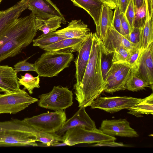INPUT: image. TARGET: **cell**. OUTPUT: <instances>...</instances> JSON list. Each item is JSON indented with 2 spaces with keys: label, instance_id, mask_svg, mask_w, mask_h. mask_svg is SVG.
Listing matches in <instances>:
<instances>
[{
  "label": "cell",
  "instance_id": "cell-5",
  "mask_svg": "<svg viewBox=\"0 0 153 153\" xmlns=\"http://www.w3.org/2000/svg\"><path fill=\"white\" fill-rule=\"evenodd\" d=\"M38 104L40 107L55 111H62L73 104V93L65 87L54 86L48 93L38 96Z\"/></svg>",
  "mask_w": 153,
  "mask_h": 153
},
{
  "label": "cell",
  "instance_id": "cell-24",
  "mask_svg": "<svg viewBox=\"0 0 153 153\" xmlns=\"http://www.w3.org/2000/svg\"><path fill=\"white\" fill-rule=\"evenodd\" d=\"M153 17L149 18L148 11L145 23L143 27L141 29V38L139 48V54L153 42Z\"/></svg>",
  "mask_w": 153,
  "mask_h": 153
},
{
  "label": "cell",
  "instance_id": "cell-39",
  "mask_svg": "<svg viewBox=\"0 0 153 153\" xmlns=\"http://www.w3.org/2000/svg\"><path fill=\"white\" fill-rule=\"evenodd\" d=\"M139 53V50H137L130 53V56L128 62V64L130 68L134 65Z\"/></svg>",
  "mask_w": 153,
  "mask_h": 153
},
{
  "label": "cell",
  "instance_id": "cell-27",
  "mask_svg": "<svg viewBox=\"0 0 153 153\" xmlns=\"http://www.w3.org/2000/svg\"><path fill=\"white\" fill-rule=\"evenodd\" d=\"M65 38L59 36L55 32L47 34L42 33L37 38L33 40V45L40 48L50 45Z\"/></svg>",
  "mask_w": 153,
  "mask_h": 153
},
{
  "label": "cell",
  "instance_id": "cell-40",
  "mask_svg": "<svg viewBox=\"0 0 153 153\" xmlns=\"http://www.w3.org/2000/svg\"><path fill=\"white\" fill-rule=\"evenodd\" d=\"M130 0H117V5L120 9L121 13L124 14Z\"/></svg>",
  "mask_w": 153,
  "mask_h": 153
},
{
  "label": "cell",
  "instance_id": "cell-19",
  "mask_svg": "<svg viewBox=\"0 0 153 153\" xmlns=\"http://www.w3.org/2000/svg\"><path fill=\"white\" fill-rule=\"evenodd\" d=\"M85 39H65L49 45L40 48L46 51L72 53L78 52Z\"/></svg>",
  "mask_w": 153,
  "mask_h": 153
},
{
  "label": "cell",
  "instance_id": "cell-43",
  "mask_svg": "<svg viewBox=\"0 0 153 153\" xmlns=\"http://www.w3.org/2000/svg\"><path fill=\"white\" fill-rule=\"evenodd\" d=\"M135 8H138L141 7L145 3V0H132Z\"/></svg>",
  "mask_w": 153,
  "mask_h": 153
},
{
  "label": "cell",
  "instance_id": "cell-23",
  "mask_svg": "<svg viewBox=\"0 0 153 153\" xmlns=\"http://www.w3.org/2000/svg\"><path fill=\"white\" fill-rule=\"evenodd\" d=\"M131 72L130 68L106 83L104 91L110 94L126 89V84Z\"/></svg>",
  "mask_w": 153,
  "mask_h": 153
},
{
  "label": "cell",
  "instance_id": "cell-44",
  "mask_svg": "<svg viewBox=\"0 0 153 153\" xmlns=\"http://www.w3.org/2000/svg\"><path fill=\"white\" fill-rule=\"evenodd\" d=\"M2 131V129L1 128H0V132H1Z\"/></svg>",
  "mask_w": 153,
  "mask_h": 153
},
{
  "label": "cell",
  "instance_id": "cell-15",
  "mask_svg": "<svg viewBox=\"0 0 153 153\" xmlns=\"http://www.w3.org/2000/svg\"><path fill=\"white\" fill-rule=\"evenodd\" d=\"M102 42L105 49L110 52H114L115 49L121 47L128 50L130 53L139 49L112 26L108 27L105 39Z\"/></svg>",
  "mask_w": 153,
  "mask_h": 153
},
{
  "label": "cell",
  "instance_id": "cell-3",
  "mask_svg": "<svg viewBox=\"0 0 153 153\" xmlns=\"http://www.w3.org/2000/svg\"><path fill=\"white\" fill-rule=\"evenodd\" d=\"M0 145L37 146L36 135L39 130L17 119L0 122Z\"/></svg>",
  "mask_w": 153,
  "mask_h": 153
},
{
  "label": "cell",
  "instance_id": "cell-42",
  "mask_svg": "<svg viewBox=\"0 0 153 153\" xmlns=\"http://www.w3.org/2000/svg\"><path fill=\"white\" fill-rule=\"evenodd\" d=\"M153 0H146V6L149 18L153 17Z\"/></svg>",
  "mask_w": 153,
  "mask_h": 153
},
{
  "label": "cell",
  "instance_id": "cell-38",
  "mask_svg": "<svg viewBox=\"0 0 153 153\" xmlns=\"http://www.w3.org/2000/svg\"><path fill=\"white\" fill-rule=\"evenodd\" d=\"M91 146H110L115 147H125L128 146L122 143H118L115 141H107L97 143L96 144L93 145Z\"/></svg>",
  "mask_w": 153,
  "mask_h": 153
},
{
  "label": "cell",
  "instance_id": "cell-7",
  "mask_svg": "<svg viewBox=\"0 0 153 153\" xmlns=\"http://www.w3.org/2000/svg\"><path fill=\"white\" fill-rule=\"evenodd\" d=\"M64 142L67 146L77 144L98 143L107 141H115L114 137L103 133L100 130H90L76 127L67 130L63 136Z\"/></svg>",
  "mask_w": 153,
  "mask_h": 153
},
{
  "label": "cell",
  "instance_id": "cell-25",
  "mask_svg": "<svg viewBox=\"0 0 153 153\" xmlns=\"http://www.w3.org/2000/svg\"><path fill=\"white\" fill-rule=\"evenodd\" d=\"M61 20L57 17H53L46 20L35 19V25L37 30H41L43 33L55 32L61 27Z\"/></svg>",
  "mask_w": 153,
  "mask_h": 153
},
{
  "label": "cell",
  "instance_id": "cell-6",
  "mask_svg": "<svg viewBox=\"0 0 153 153\" xmlns=\"http://www.w3.org/2000/svg\"><path fill=\"white\" fill-rule=\"evenodd\" d=\"M66 120V114L63 110L48 112L24 119L36 129L51 133H56L59 130Z\"/></svg>",
  "mask_w": 153,
  "mask_h": 153
},
{
  "label": "cell",
  "instance_id": "cell-37",
  "mask_svg": "<svg viewBox=\"0 0 153 153\" xmlns=\"http://www.w3.org/2000/svg\"><path fill=\"white\" fill-rule=\"evenodd\" d=\"M121 25L122 35L126 38L131 31L132 28L127 21L125 15L121 13Z\"/></svg>",
  "mask_w": 153,
  "mask_h": 153
},
{
  "label": "cell",
  "instance_id": "cell-41",
  "mask_svg": "<svg viewBox=\"0 0 153 153\" xmlns=\"http://www.w3.org/2000/svg\"><path fill=\"white\" fill-rule=\"evenodd\" d=\"M102 2L104 5L109 7L111 9H115L117 5V0H99Z\"/></svg>",
  "mask_w": 153,
  "mask_h": 153
},
{
  "label": "cell",
  "instance_id": "cell-45",
  "mask_svg": "<svg viewBox=\"0 0 153 153\" xmlns=\"http://www.w3.org/2000/svg\"><path fill=\"white\" fill-rule=\"evenodd\" d=\"M2 0H0V3L1 2V1Z\"/></svg>",
  "mask_w": 153,
  "mask_h": 153
},
{
  "label": "cell",
  "instance_id": "cell-34",
  "mask_svg": "<svg viewBox=\"0 0 153 153\" xmlns=\"http://www.w3.org/2000/svg\"><path fill=\"white\" fill-rule=\"evenodd\" d=\"M141 29L133 27L129 35L126 38L128 40L134 44L138 49L141 38Z\"/></svg>",
  "mask_w": 153,
  "mask_h": 153
},
{
  "label": "cell",
  "instance_id": "cell-9",
  "mask_svg": "<svg viewBox=\"0 0 153 153\" xmlns=\"http://www.w3.org/2000/svg\"><path fill=\"white\" fill-rule=\"evenodd\" d=\"M143 99L130 97H98L90 105L91 108H98L110 113L127 109L140 102Z\"/></svg>",
  "mask_w": 153,
  "mask_h": 153
},
{
  "label": "cell",
  "instance_id": "cell-21",
  "mask_svg": "<svg viewBox=\"0 0 153 153\" xmlns=\"http://www.w3.org/2000/svg\"><path fill=\"white\" fill-rule=\"evenodd\" d=\"M114 13L109 7L103 5L100 13L98 25L96 27L95 33L99 39L103 42L108 27L112 26Z\"/></svg>",
  "mask_w": 153,
  "mask_h": 153
},
{
  "label": "cell",
  "instance_id": "cell-18",
  "mask_svg": "<svg viewBox=\"0 0 153 153\" xmlns=\"http://www.w3.org/2000/svg\"><path fill=\"white\" fill-rule=\"evenodd\" d=\"M27 9V0H21L8 9L0 11V33Z\"/></svg>",
  "mask_w": 153,
  "mask_h": 153
},
{
  "label": "cell",
  "instance_id": "cell-8",
  "mask_svg": "<svg viewBox=\"0 0 153 153\" xmlns=\"http://www.w3.org/2000/svg\"><path fill=\"white\" fill-rule=\"evenodd\" d=\"M38 100V99L31 97L24 90L0 94V114H15Z\"/></svg>",
  "mask_w": 153,
  "mask_h": 153
},
{
  "label": "cell",
  "instance_id": "cell-10",
  "mask_svg": "<svg viewBox=\"0 0 153 153\" xmlns=\"http://www.w3.org/2000/svg\"><path fill=\"white\" fill-rule=\"evenodd\" d=\"M131 71L147 82L153 90V42L139 55Z\"/></svg>",
  "mask_w": 153,
  "mask_h": 153
},
{
  "label": "cell",
  "instance_id": "cell-26",
  "mask_svg": "<svg viewBox=\"0 0 153 153\" xmlns=\"http://www.w3.org/2000/svg\"><path fill=\"white\" fill-rule=\"evenodd\" d=\"M100 46L101 71L103 78L105 82L108 72L112 64L114 52L108 51L105 48L101 40L100 41Z\"/></svg>",
  "mask_w": 153,
  "mask_h": 153
},
{
  "label": "cell",
  "instance_id": "cell-1",
  "mask_svg": "<svg viewBox=\"0 0 153 153\" xmlns=\"http://www.w3.org/2000/svg\"><path fill=\"white\" fill-rule=\"evenodd\" d=\"M93 35L91 49L83 78L80 85L74 88L79 108L90 106L104 91L106 85L101 71L100 40L95 33Z\"/></svg>",
  "mask_w": 153,
  "mask_h": 153
},
{
  "label": "cell",
  "instance_id": "cell-4",
  "mask_svg": "<svg viewBox=\"0 0 153 153\" xmlns=\"http://www.w3.org/2000/svg\"><path fill=\"white\" fill-rule=\"evenodd\" d=\"M74 58L72 53L46 51L34 63L35 72L40 76L52 77L68 67Z\"/></svg>",
  "mask_w": 153,
  "mask_h": 153
},
{
  "label": "cell",
  "instance_id": "cell-12",
  "mask_svg": "<svg viewBox=\"0 0 153 153\" xmlns=\"http://www.w3.org/2000/svg\"><path fill=\"white\" fill-rule=\"evenodd\" d=\"M99 129L104 134L113 137H132L139 136L126 119L103 120Z\"/></svg>",
  "mask_w": 153,
  "mask_h": 153
},
{
  "label": "cell",
  "instance_id": "cell-16",
  "mask_svg": "<svg viewBox=\"0 0 153 153\" xmlns=\"http://www.w3.org/2000/svg\"><path fill=\"white\" fill-rule=\"evenodd\" d=\"M17 73L8 65H0V92L10 93L21 90Z\"/></svg>",
  "mask_w": 153,
  "mask_h": 153
},
{
  "label": "cell",
  "instance_id": "cell-31",
  "mask_svg": "<svg viewBox=\"0 0 153 153\" xmlns=\"http://www.w3.org/2000/svg\"><path fill=\"white\" fill-rule=\"evenodd\" d=\"M129 68H130L129 66L126 64L118 63H112L107 73L105 80L106 84Z\"/></svg>",
  "mask_w": 153,
  "mask_h": 153
},
{
  "label": "cell",
  "instance_id": "cell-33",
  "mask_svg": "<svg viewBox=\"0 0 153 153\" xmlns=\"http://www.w3.org/2000/svg\"><path fill=\"white\" fill-rule=\"evenodd\" d=\"M28 59V58L20 61L14 65V69L17 73L23 71H31L35 72L34 64H32L27 62Z\"/></svg>",
  "mask_w": 153,
  "mask_h": 153
},
{
  "label": "cell",
  "instance_id": "cell-20",
  "mask_svg": "<svg viewBox=\"0 0 153 153\" xmlns=\"http://www.w3.org/2000/svg\"><path fill=\"white\" fill-rule=\"evenodd\" d=\"M73 4L85 10L93 19L96 27L99 24L100 16L104 4L99 0H71Z\"/></svg>",
  "mask_w": 153,
  "mask_h": 153
},
{
  "label": "cell",
  "instance_id": "cell-13",
  "mask_svg": "<svg viewBox=\"0 0 153 153\" xmlns=\"http://www.w3.org/2000/svg\"><path fill=\"white\" fill-rule=\"evenodd\" d=\"M93 39V33L90 32L78 52V55L74 61L76 68V82L74 85V88L78 87L82 81L89 59Z\"/></svg>",
  "mask_w": 153,
  "mask_h": 153
},
{
  "label": "cell",
  "instance_id": "cell-2",
  "mask_svg": "<svg viewBox=\"0 0 153 153\" xmlns=\"http://www.w3.org/2000/svg\"><path fill=\"white\" fill-rule=\"evenodd\" d=\"M37 31L31 13L10 24L0 33V63L20 53L32 42Z\"/></svg>",
  "mask_w": 153,
  "mask_h": 153
},
{
  "label": "cell",
  "instance_id": "cell-35",
  "mask_svg": "<svg viewBox=\"0 0 153 153\" xmlns=\"http://www.w3.org/2000/svg\"><path fill=\"white\" fill-rule=\"evenodd\" d=\"M121 12L119 7L117 6L114 13L112 27L122 35L121 25Z\"/></svg>",
  "mask_w": 153,
  "mask_h": 153
},
{
  "label": "cell",
  "instance_id": "cell-36",
  "mask_svg": "<svg viewBox=\"0 0 153 153\" xmlns=\"http://www.w3.org/2000/svg\"><path fill=\"white\" fill-rule=\"evenodd\" d=\"M135 8L132 0H130L124 14L132 28H133Z\"/></svg>",
  "mask_w": 153,
  "mask_h": 153
},
{
  "label": "cell",
  "instance_id": "cell-14",
  "mask_svg": "<svg viewBox=\"0 0 153 153\" xmlns=\"http://www.w3.org/2000/svg\"><path fill=\"white\" fill-rule=\"evenodd\" d=\"M76 127L90 130L98 129L94 122L86 113L85 108L82 107L80 108L72 117L66 120L62 128L56 133L62 136L67 130Z\"/></svg>",
  "mask_w": 153,
  "mask_h": 153
},
{
  "label": "cell",
  "instance_id": "cell-11",
  "mask_svg": "<svg viewBox=\"0 0 153 153\" xmlns=\"http://www.w3.org/2000/svg\"><path fill=\"white\" fill-rule=\"evenodd\" d=\"M28 9L35 19L46 20L53 17L60 19L62 23L66 24L64 16L56 6L50 0H27Z\"/></svg>",
  "mask_w": 153,
  "mask_h": 153
},
{
  "label": "cell",
  "instance_id": "cell-30",
  "mask_svg": "<svg viewBox=\"0 0 153 153\" xmlns=\"http://www.w3.org/2000/svg\"><path fill=\"white\" fill-rule=\"evenodd\" d=\"M148 11L146 7V0L140 7L135 8V16L133 27L142 29L143 27L146 19Z\"/></svg>",
  "mask_w": 153,
  "mask_h": 153
},
{
  "label": "cell",
  "instance_id": "cell-28",
  "mask_svg": "<svg viewBox=\"0 0 153 153\" xmlns=\"http://www.w3.org/2000/svg\"><path fill=\"white\" fill-rule=\"evenodd\" d=\"M39 76L34 77L31 74L26 73L24 76L21 75V78H18V81L20 85L24 87V90L27 89L30 94H33V89L40 87Z\"/></svg>",
  "mask_w": 153,
  "mask_h": 153
},
{
  "label": "cell",
  "instance_id": "cell-32",
  "mask_svg": "<svg viewBox=\"0 0 153 153\" xmlns=\"http://www.w3.org/2000/svg\"><path fill=\"white\" fill-rule=\"evenodd\" d=\"M130 54V52L123 48H120L115 49L113 53L112 63H121L128 65Z\"/></svg>",
  "mask_w": 153,
  "mask_h": 153
},
{
  "label": "cell",
  "instance_id": "cell-22",
  "mask_svg": "<svg viewBox=\"0 0 153 153\" xmlns=\"http://www.w3.org/2000/svg\"><path fill=\"white\" fill-rule=\"evenodd\" d=\"M127 113L137 117H143V114H153V94L143 99L139 103L127 109Z\"/></svg>",
  "mask_w": 153,
  "mask_h": 153
},
{
  "label": "cell",
  "instance_id": "cell-17",
  "mask_svg": "<svg viewBox=\"0 0 153 153\" xmlns=\"http://www.w3.org/2000/svg\"><path fill=\"white\" fill-rule=\"evenodd\" d=\"M88 25L81 20H72L68 22V26L55 32L65 39H85L90 33Z\"/></svg>",
  "mask_w": 153,
  "mask_h": 153
},
{
  "label": "cell",
  "instance_id": "cell-29",
  "mask_svg": "<svg viewBox=\"0 0 153 153\" xmlns=\"http://www.w3.org/2000/svg\"><path fill=\"white\" fill-rule=\"evenodd\" d=\"M126 89L133 92L137 91L150 87L146 82L136 76L132 72H131L126 84Z\"/></svg>",
  "mask_w": 153,
  "mask_h": 153
}]
</instances>
